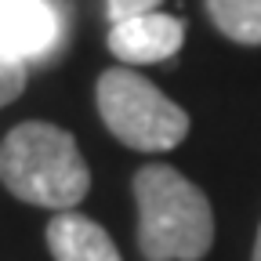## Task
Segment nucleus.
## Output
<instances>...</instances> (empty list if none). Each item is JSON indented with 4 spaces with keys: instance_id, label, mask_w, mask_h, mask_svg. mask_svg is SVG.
Returning a JSON list of instances; mask_svg holds the SVG:
<instances>
[{
    "instance_id": "4",
    "label": "nucleus",
    "mask_w": 261,
    "mask_h": 261,
    "mask_svg": "<svg viewBox=\"0 0 261 261\" xmlns=\"http://www.w3.org/2000/svg\"><path fill=\"white\" fill-rule=\"evenodd\" d=\"M65 33L55 0H0V47L22 65L47 58Z\"/></svg>"
},
{
    "instance_id": "9",
    "label": "nucleus",
    "mask_w": 261,
    "mask_h": 261,
    "mask_svg": "<svg viewBox=\"0 0 261 261\" xmlns=\"http://www.w3.org/2000/svg\"><path fill=\"white\" fill-rule=\"evenodd\" d=\"M163 4V0H106V11L113 22H127V18H138V15H149Z\"/></svg>"
},
{
    "instance_id": "6",
    "label": "nucleus",
    "mask_w": 261,
    "mask_h": 261,
    "mask_svg": "<svg viewBox=\"0 0 261 261\" xmlns=\"http://www.w3.org/2000/svg\"><path fill=\"white\" fill-rule=\"evenodd\" d=\"M47 247L55 261H120V250L109 232L76 211H62L51 218Z\"/></svg>"
},
{
    "instance_id": "5",
    "label": "nucleus",
    "mask_w": 261,
    "mask_h": 261,
    "mask_svg": "<svg viewBox=\"0 0 261 261\" xmlns=\"http://www.w3.org/2000/svg\"><path fill=\"white\" fill-rule=\"evenodd\" d=\"M185 44V22L163 11H149L127 22H113L109 29V51L127 65H152L167 62Z\"/></svg>"
},
{
    "instance_id": "3",
    "label": "nucleus",
    "mask_w": 261,
    "mask_h": 261,
    "mask_svg": "<svg viewBox=\"0 0 261 261\" xmlns=\"http://www.w3.org/2000/svg\"><path fill=\"white\" fill-rule=\"evenodd\" d=\"M98 116L127 149L167 152L185 142L189 113L135 69H106L94 87Z\"/></svg>"
},
{
    "instance_id": "2",
    "label": "nucleus",
    "mask_w": 261,
    "mask_h": 261,
    "mask_svg": "<svg viewBox=\"0 0 261 261\" xmlns=\"http://www.w3.org/2000/svg\"><path fill=\"white\" fill-rule=\"evenodd\" d=\"M138 247L149 261H200L214 243L207 196L181 171L149 163L135 174Z\"/></svg>"
},
{
    "instance_id": "7",
    "label": "nucleus",
    "mask_w": 261,
    "mask_h": 261,
    "mask_svg": "<svg viewBox=\"0 0 261 261\" xmlns=\"http://www.w3.org/2000/svg\"><path fill=\"white\" fill-rule=\"evenodd\" d=\"M207 15L221 37L247 47L261 44V0H207Z\"/></svg>"
},
{
    "instance_id": "10",
    "label": "nucleus",
    "mask_w": 261,
    "mask_h": 261,
    "mask_svg": "<svg viewBox=\"0 0 261 261\" xmlns=\"http://www.w3.org/2000/svg\"><path fill=\"white\" fill-rule=\"evenodd\" d=\"M250 261H261V228H257V240H254V257Z\"/></svg>"
},
{
    "instance_id": "8",
    "label": "nucleus",
    "mask_w": 261,
    "mask_h": 261,
    "mask_svg": "<svg viewBox=\"0 0 261 261\" xmlns=\"http://www.w3.org/2000/svg\"><path fill=\"white\" fill-rule=\"evenodd\" d=\"M22 91H25V65L0 47V106L15 102Z\"/></svg>"
},
{
    "instance_id": "1",
    "label": "nucleus",
    "mask_w": 261,
    "mask_h": 261,
    "mask_svg": "<svg viewBox=\"0 0 261 261\" xmlns=\"http://www.w3.org/2000/svg\"><path fill=\"white\" fill-rule=\"evenodd\" d=\"M0 181L18 200L62 214L87 196L91 171L69 130L44 120H25L8 130L0 145Z\"/></svg>"
}]
</instances>
